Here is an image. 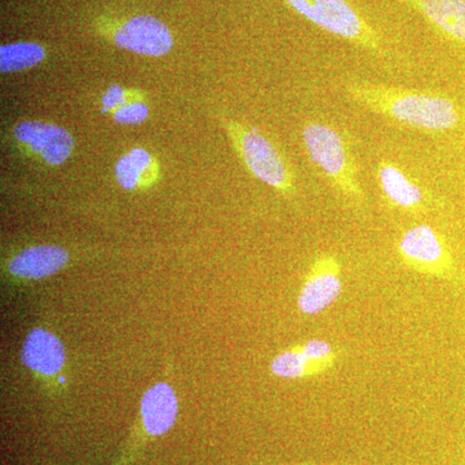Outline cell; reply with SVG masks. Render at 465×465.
Returning <instances> with one entry per match:
<instances>
[{
  "instance_id": "7c38bea8",
  "label": "cell",
  "mask_w": 465,
  "mask_h": 465,
  "mask_svg": "<svg viewBox=\"0 0 465 465\" xmlns=\"http://www.w3.org/2000/svg\"><path fill=\"white\" fill-rule=\"evenodd\" d=\"M179 410L173 385L166 381L154 382L140 401V436L157 439L170 432L176 423Z\"/></svg>"
},
{
  "instance_id": "4fadbf2b",
  "label": "cell",
  "mask_w": 465,
  "mask_h": 465,
  "mask_svg": "<svg viewBox=\"0 0 465 465\" xmlns=\"http://www.w3.org/2000/svg\"><path fill=\"white\" fill-rule=\"evenodd\" d=\"M443 38L465 47V0H401Z\"/></svg>"
},
{
  "instance_id": "8fae6325",
  "label": "cell",
  "mask_w": 465,
  "mask_h": 465,
  "mask_svg": "<svg viewBox=\"0 0 465 465\" xmlns=\"http://www.w3.org/2000/svg\"><path fill=\"white\" fill-rule=\"evenodd\" d=\"M72 262L69 251L57 244H33L24 247L7 260L5 272L9 278L21 282H33L60 273Z\"/></svg>"
},
{
  "instance_id": "5b68a950",
  "label": "cell",
  "mask_w": 465,
  "mask_h": 465,
  "mask_svg": "<svg viewBox=\"0 0 465 465\" xmlns=\"http://www.w3.org/2000/svg\"><path fill=\"white\" fill-rule=\"evenodd\" d=\"M397 252L403 264L416 273L448 281L458 278L454 256L433 226L418 224L407 229L397 242Z\"/></svg>"
},
{
  "instance_id": "9c48e42d",
  "label": "cell",
  "mask_w": 465,
  "mask_h": 465,
  "mask_svg": "<svg viewBox=\"0 0 465 465\" xmlns=\"http://www.w3.org/2000/svg\"><path fill=\"white\" fill-rule=\"evenodd\" d=\"M342 265L332 253H320L309 266L300 287L298 309L304 316H317L341 298Z\"/></svg>"
},
{
  "instance_id": "8992f818",
  "label": "cell",
  "mask_w": 465,
  "mask_h": 465,
  "mask_svg": "<svg viewBox=\"0 0 465 465\" xmlns=\"http://www.w3.org/2000/svg\"><path fill=\"white\" fill-rule=\"evenodd\" d=\"M21 361L50 391L65 385L66 349L45 327L36 326L27 333L21 348Z\"/></svg>"
},
{
  "instance_id": "e0dca14e",
  "label": "cell",
  "mask_w": 465,
  "mask_h": 465,
  "mask_svg": "<svg viewBox=\"0 0 465 465\" xmlns=\"http://www.w3.org/2000/svg\"><path fill=\"white\" fill-rule=\"evenodd\" d=\"M113 118L119 124H140L149 116V106L142 97L124 104V106L112 113Z\"/></svg>"
},
{
  "instance_id": "6da1fadb",
  "label": "cell",
  "mask_w": 465,
  "mask_h": 465,
  "mask_svg": "<svg viewBox=\"0 0 465 465\" xmlns=\"http://www.w3.org/2000/svg\"><path fill=\"white\" fill-rule=\"evenodd\" d=\"M342 88L349 100L407 127L443 133L455 130L460 124V110L449 97L372 84L363 79H349Z\"/></svg>"
},
{
  "instance_id": "5bb4252c",
  "label": "cell",
  "mask_w": 465,
  "mask_h": 465,
  "mask_svg": "<svg viewBox=\"0 0 465 465\" xmlns=\"http://www.w3.org/2000/svg\"><path fill=\"white\" fill-rule=\"evenodd\" d=\"M376 176L385 200L391 206L415 213L427 207L428 197L424 189L391 161L379 162Z\"/></svg>"
},
{
  "instance_id": "ba28073f",
  "label": "cell",
  "mask_w": 465,
  "mask_h": 465,
  "mask_svg": "<svg viewBox=\"0 0 465 465\" xmlns=\"http://www.w3.org/2000/svg\"><path fill=\"white\" fill-rule=\"evenodd\" d=\"M12 136L18 148L51 167L65 163L75 149L74 139L69 131L47 122H20L12 130Z\"/></svg>"
},
{
  "instance_id": "277c9868",
  "label": "cell",
  "mask_w": 465,
  "mask_h": 465,
  "mask_svg": "<svg viewBox=\"0 0 465 465\" xmlns=\"http://www.w3.org/2000/svg\"><path fill=\"white\" fill-rule=\"evenodd\" d=\"M224 127L238 157L250 173L296 203L299 191L295 177L277 146L255 128L234 119H224Z\"/></svg>"
},
{
  "instance_id": "7a4b0ae2",
  "label": "cell",
  "mask_w": 465,
  "mask_h": 465,
  "mask_svg": "<svg viewBox=\"0 0 465 465\" xmlns=\"http://www.w3.org/2000/svg\"><path fill=\"white\" fill-rule=\"evenodd\" d=\"M302 137L309 158L342 201L356 211H365L366 195L358 180L353 152L341 131L323 122L309 121Z\"/></svg>"
},
{
  "instance_id": "ac0fdd59",
  "label": "cell",
  "mask_w": 465,
  "mask_h": 465,
  "mask_svg": "<svg viewBox=\"0 0 465 465\" xmlns=\"http://www.w3.org/2000/svg\"><path fill=\"white\" fill-rule=\"evenodd\" d=\"M139 97H142L139 92L128 91L121 87V85L112 84L108 90H106L105 94H103V99H101V110H103V113H110V114H112L113 112L124 106V104L130 103V101L134 99H139Z\"/></svg>"
},
{
  "instance_id": "2e32d148",
  "label": "cell",
  "mask_w": 465,
  "mask_h": 465,
  "mask_svg": "<svg viewBox=\"0 0 465 465\" xmlns=\"http://www.w3.org/2000/svg\"><path fill=\"white\" fill-rule=\"evenodd\" d=\"M45 58V47L38 43H11L0 47V70L5 74L23 72L39 65Z\"/></svg>"
},
{
  "instance_id": "52a82bcc",
  "label": "cell",
  "mask_w": 465,
  "mask_h": 465,
  "mask_svg": "<svg viewBox=\"0 0 465 465\" xmlns=\"http://www.w3.org/2000/svg\"><path fill=\"white\" fill-rule=\"evenodd\" d=\"M339 353L324 339H309L280 351L272 360L271 374L286 381H302L326 374L335 367Z\"/></svg>"
},
{
  "instance_id": "9a60e30c",
  "label": "cell",
  "mask_w": 465,
  "mask_h": 465,
  "mask_svg": "<svg viewBox=\"0 0 465 465\" xmlns=\"http://www.w3.org/2000/svg\"><path fill=\"white\" fill-rule=\"evenodd\" d=\"M158 164L154 157L143 148L125 153L115 164V180L124 191L149 188L157 180Z\"/></svg>"
},
{
  "instance_id": "30bf717a",
  "label": "cell",
  "mask_w": 465,
  "mask_h": 465,
  "mask_svg": "<svg viewBox=\"0 0 465 465\" xmlns=\"http://www.w3.org/2000/svg\"><path fill=\"white\" fill-rule=\"evenodd\" d=\"M113 42L122 50L142 56L161 57L173 50V36L163 21L142 15L122 24L113 35Z\"/></svg>"
},
{
  "instance_id": "3957f363",
  "label": "cell",
  "mask_w": 465,
  "mask_h": 465,
  "mask_svg": "<svg viewBox=\"0 0 465 465\" xmlns=\"http://www.w3.org/2000/svg\"><path fill=\"white\" fill-rule=\"evenodd\" d=\"M292 11L323 32L344 39L376 57H388L381 33L349 0H282Z\"/></svg>"
}]
</instances>
